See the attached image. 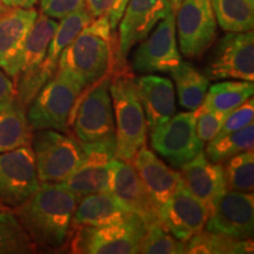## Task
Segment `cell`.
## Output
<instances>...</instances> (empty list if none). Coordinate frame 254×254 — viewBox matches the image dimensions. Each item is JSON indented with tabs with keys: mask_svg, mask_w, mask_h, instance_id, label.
I'll use <instances>...</instances> for the list:
<instances>
[{
	"mask_svg": "<svg viewBox=\"0 0 254 254\" xmlns=\"http://www.w3.org/2000/svg\"><path fill=\"white\" fill-rule=\"evenodd\" d=\"M116 157V138L82 142V160L63 184L78 199L98 192H110L111 163Z\"/></svg>",
	"mask_w": 254,
	"mask_h": 254,
	"instance_id": "cell-10",
	"label": "cell"
},
{
	"mask_svg": "<svg viewBox=\"0 0 254 254\" xmlns=\"http://www.w3.org/2000/svg\"><path fill=\"white\" fill-rule=\"evenodd\" d=\"M158 213L163 226L178 240L186 243L204 230L209 208L182 182L176 192L159 206Z\"/></svg>",
	"mask_w": 254,
	"mask_h": 254,
	"instance_id": "cell-15",
	"label": "cell"
},
{
	"mask_svg": "<svg viewBox=\"0 0 254 254\" xmlns=\"http://www.w3.org/2000/svg\"><path fill=\"white\" fill-rule=\"evenodd\" d=\"M217 24L225 32L252 31L254 6L249 0H211Z\"/></svg>",
	"mask_w": 254,
	"mask_h": 254,
	"instance_id": "cell-28",
	"label": "cell"
},
{
	"mask_svg": "<svg viewBox=\"0 0 254 254\" xmlns=\"http://www.w3.org/2000/svg\"><path fill=\"white\" fill-rule=\"evenodd\" d=\"M84 7L85 0H40L41 13L55 20H62Z\"/></svg>",
	"mask_w": 254,
	"mask_h": 254,
	"instance_id": "cell-36",
	"label": "cell"
},
{
	"mask_svg": "<svg viewBox=\"0 0 254 254\" xmlns=\"http://www.w3.org/2000/svg\"><path fill=\"white\" fill-rule=\"evenodd\" d=\"M155 205H163L183 182L182 174L171 168L144 145L131 160Z\"/></svg>",
	"mask_w": 254,
	"mask_h": 254,
	"instance_id": "cell-20",
	"label": "cell"
},
{
	"mask_svg": "<svg viewBox=\"0 0 254 254\" xmlns=\"http://www.w3.org/2000/svg\"><path fill=\"white\" fill-rule=\"evenodd\" d=\"M136 88L144 109L147 127H155L167 122L176 113V91L173 82L160 75L146 74L135 79Z\"/></svg>",
	"mask_w": 254,
	"mask_h": 254,
	"instance_id": "cell-21",
	"label": "cell"
},
{
	"mask_svg": "<svg viewBox=\"0 0 254 254\" xmlns=\"http://www.w3.org/2000/svg\"><path fill=\"white\" fill-rule=\"evenodd\" d=\"M133 214L112 193H92L79 199L72 217V230L119 224Z\"/></svg>",
	"mask_w": 254,
	"mask_h": 254,
	"instance_id": "cell-22",
	"label": "cell"
},
{
	"mask_svg": "<svg viewBox=\"0 0 254 254\" xmlns=\"http://www.w3.org/2000/svg\"><path fill=\"white\" fill-rule=\"evenodd\" d=\"M127 2L128 0H85V8L93 19L106 17L113 30H116Z\"/></svg>",
	"mask_w": 254,
	"mask_h": 254,
	"instance_id": "cell-33",
	"label": "cell"
},
{
	"mask_svg": "<svg viewBox=\"0 0 254 254\" xmlns=\"http://www.w3.org/2000/svg\"><path fill=\"white\" fill-rule=\"evenodd\" d=\"M152 147L171 165L180 167L204 148L196 134L195 111L173 116L151 131Z\"/></svg>",
	"mask_w": 254,
	"mask_h": 254,
	"instance_id": "cell-11",
	"label": "cell"
},
{
	"mask_svg": "<svg viewBox=\"0 0 254 254\" xmlns=\"http://www.w3.org/2000/svg\"><path fill=\"white\" fill-rule=\"evenodd\" d=\"M254 125L249 124L236 132L225 135H217L207 142L206 157L212 163L221 164L240 152L253 150Z\"/></svg>",
	"mask_w": 254,
	"mask_h": 254,
	"instance_id": "cell-29",
	"label": "cell"
},
{
	"mask_svg": "<svg viewBox=\"0 0 254 254\" xmlns=\"http://www.w3.org/2000/svg\"><path fill=\"white\" fill-rule=\"evenodd\" d=\"M17 98L14 84L6 73L0 68V109Z\"/></svg>",
	"mask_w": 254,
	"mask_h": 254,
	"instance_id": "cell-37",
	"label": "cell"
},
{
	"mask_svg": "<svg viewBox=\"0 0 254 254\" xmlns=\"http://www.w3.org/2000/svg\"><path fill=\"white\" fill-rule=\"evenodd\" d=\"M174 15L180 53L189 59L204 56L217 37L211 0H183Z\"/></svg>",
	"mask_w": 254,
	"mask_h": 254,
	"instance_id": "cell-8",
	"label": "cell"
},
{
	"mask_svg": "<svg viewBox=\"0 0 254 254\" xmlns=\"http://www.w3.org/2000/svg\"><path fill=\"white\" fill-rule=\"evenodd\" d=\"M6 209H8V208L5 207V206L2 205V204H0V212H1V211H6Z\"/></svg>",
	"mask_w": 254,
	"mask_h": 254,
	"instance_id": "cell-40",
	"label": "cell"
},
{
	"mask_svg": "<svg viewBox=\"0 0 254 254\" xmlns=\"http://www.w3.org/2000/svg\"><path fill=\"white\" fill-rule=\"evenodd\" d=\"M205 75L209 80L233 79L254 81V34L227 32L212 52Z\"/></svg>",
	"mask_w": 254,
	"mask_h": 254,
	"instance_id": "cell-9",
	"label": "cell"
},
{
	"mask_svg": "<svg viewBox=\"0 0 254 254\" xmlns=\"http://www.w3.org/2000/svg\"><path fill=\"white\" fill-rule=\"evenodd\" d=\"M227 190L252 193L254 189L253 150L240 152L225 161Z\"/></svg>",
	"mask_w": 254,
	"mask_h": 254,
	"instance_id": "cell-31",
	"label": "cell"
},
{
	"mask_svg": "<svg viewBox=\"0 0 254 254\" xmlns=\"http://www.w3.org/2000/svg\"><path fill=\"white\" fill-rule=\"evenodd\" d=\"M178 49L176 15L170 12L151 33L139 43L132 60L133 71L139 73H171L182 63Z\"/></svg>",
	"mask_w": 254,
	"mask_h": 254,
	"instance_id": "cell-13",
	"label": "cell"
},
{
	"mask_svg": "<svg viewBox=\"0 0 254 254\" xmlns=\"http://www.w3.org/2000/svg\"><path fill=\"white\" fill-rule=\"evenodd\" d=\"M179 103L184 109L195 111L201 106L209 87V79L190 63L183 62L171 72Z\"/></svg>",
	"mask_w": 254,
	"mask_h": 254,
	"instance_id": "cell-25",
	"label": "cell"
},
{
	"mask_svg": "<svg viewBox=\"0 0 254 254\" xmlns=\"http://www.w3.org/2000/svg\"><path fill=\"white\" fill-rule=\"evenodd\" d=\"M249 2L251 5H253L254 6V0H249Z\"/></svg>",
	"mask_w": 254,
	"mask_h": 254,
	"instance_id": "cell-41",
	"label": "cell"
},
{
	"mask_svg": "<svg viewBox=\"0 0 254 254\" xmlns=\"http://www.w3.org/2000/svg\"><path fill=\"white\" fill-rule=\"evenodd\" d=\"M254 85L252 81H221L208 87L201 106L204 109L228 113L250 98H252Z\"/></svg>",
	"mask_w": 254,
	"mask_h": 254,
	"instance_id": "cell-26",
	"label": "cell"
},
{
	"mask_svg": "<svg viewBox=\"0 0 254 254\" xmlns=\"http://www.w3.org/2000/svg\"><path fill=\"white\" fill-rule=\"evenodd\" d=\"M79 199L63 183H40L15 209V215L37 247L62 250L71 239L72 217Z\"/></svg>",
	"mask_w": 254,
	"mask_h": 254,
	"instance_id": "cell-1",
	"label": "cell"
},
{
	"mask_svg": "<svg viewBox=\"0 0 254 254\" xmlns=\"http://www.w3.org/2000/svg\"><path fill=\"white\" fill-rule=\"evenodd\" d=\"M180 174L184 185L209 209L227 190L224 166L212 163L202 151L180 166Z\"/></svg>",
	"mask_w": 254,
	"mask_h": 254,
	"instance_id": "cell-19",
	"label": "cell"
},
{
	"mask_svg": "<svg viewBox=\"0 0 254 254\" xmlns=\"http://www.w3.org/2000/svg\"><path fill=\"white\" fill-rule=\"evenodd\" d=\"M38 12L31 8L0 9V68L17 79L24 43Z\"/></svg>",
	"mask_w": 254,
	"mask_h": 254,
	"instance_id": "cell-17",
	"label": "cell"
},
{
	"mask_svg": "<svg viewBox=\"0 0 254 254\" xmlns=\"http://www.w3.org/2000/svg\"><path fill=\"white\" fill-rule=\"evenodd\" d=\"M111 190L127 209L139 215L146 225L159 220V207L148 194L134 167L128 161L114 157L111 163Z\"/></svg>",
	"mask_w": 254,
	"mask_h": 254,
	"instance_id": "cell-18",
	"label": "cell"
},
{
	"mask_svg": "<svg viewBox=\"0 0 254 254\" xmlns=\"http://www.w3.org/2000/svg\"><path fill=\"white\" fill-rule=\"evenodd\" d=\"M38 249L17 215L0 212V254L34 253Z\"/></svg>",
	"mask_w": 254,
	"mask_h": 254,
	"instance_id": "cell-30",
	"label": "cell"
},
{
	"mask_svg": "<svg viewBox=\"0 0 254 254\" xmlns=\"http://www.w3.org/2000/svg\"><path fill=\"white\" fill-rule=\"evenodd\" d=\"M110 94L116 118V158L131 160L147 138V122L136 88L135 77L125 60L111 75Z\"/></svg>",
	"mask_w": 254,
	"mask_h": 254,
	"instance_id": "cell-3",
	"label": "cell"
},
{
	"mask_svg": "<svg viewBox=\"0 0 254 254\" xmlns=\"http://www.w3.org/2000/svg\"><path fill=\"white\" fill-rule=\"evenodd\" d=\"M31 142L40 183H63L82 160V142L69 132L40 129Z\"/></svg>",
	"mask_w": 254,
	"mask_h": 254,
	"instance_id": "cell-6",
	"label": "cell"
},
{
	"mask_svg": "<svg viewBox=\"0 0 254 254\" xmlns=\"http://www.w3.org/2000/svg\"><path fill=\"white\" fill-rule=\"evenodd\" d=\"M254 196L252 193L227 190L214 202L206 221V231L236 239H252Z\"/></svg>",
	"mask_w": 254,
	"mask_h": 254,
	"instance_id": "cell-14",
	"label": "cell"
},
{
	"mask_svg": "<svg viewBox=\"0 0 254 254\" xmlns=\"http://www.w3.org/2000/svg\"><path fill=\"white\" fill-rule=\"evenodd\" d=\"M119 53L118 38L109 19L99 17L78 34L77 38L63 51L58 67L65 69L80 82L81 97L97 82L109 78L124 62Z\"/></svg>",
	"mask_w": 254,
	"mask_h": 254,
	"instance_id": "cell-2",
	"label": "cell"
},
{
	"mask_svg": "<svg viewBox=\"0 0 254 254\" xmlns=\"http://www.w3.org/2000/svg\"><path fill=\"white\" fill-rule=\"evenodd\" d=\"M140 253L144 254H180L185 253V243L163 226L160 221L147 225L146 233L140 246Z\"/></svg>",
	"mask_w": 254,
	"mask_h": 254,
	"instance_id": "cell-32",
	"label": "cell"
},
{
	"mask_svg": "<svg viewBox=\"0 0 254 254\" xmlns=\"http://www.w3.org/2000/svg\"><path fill=\"white\" fill-rule=\"evenodd\" d=\"M185 253L249 254L253 253V240L236 239L225 234L201 231L186 241Z\"/></svg>",
	"mask_w": 254,
	"mask_h": 254,
	"instance_id": "cell-27",
	"label": "cell"
},
{
	"mask_svg": "<svg viewBox=\"0 0 254 254\" xmlns=\"http://www.w3.org/2000/svg\"><path fill=\"white\" fill-rule=\"evenodd\" d=\"M195 113L196 134L202 142H208L220 131L222 124L230 112H217V111H211L200 106L198 110H195Z\"/></svg>",
	"mask_w": 254,
	"mask_h": 254,
	"instance_id": "cell-34",
	"label": "cell"
},
{
	"mask_svg": "<svg viewBox=\"0 0 254 254\" xmlns=\"http://www.w3.org/2000/svg\"><path fill=\"white\" fill-rule=\"evenodd\" d=\"M110 81L111 77L97 82L78 98L73 107L69 125H73L74 134L81 142L97 141L116 134Z\"/></svg>",
	"mask_w": 254,
	"mask_h": 254,
	"instance_id": "cell-7",
	"label": "cell"
},
{
	"mask_svg": "<svg viewBox=\"0 0 254 254\" xmlns=\"http://www.w3.org/2000/svg\"><path fill=\"white\" fill-rule=\"evenodd\" d=\"M40 185L32 147L0 153V204L17 208L33 194Z\"/></svg>",
	"mask_w": 254,
	"mask_h": 254,
	"instance_id": "cell-12",
	"label": "cell"
},
{
	"mask_svg": "<svg viewBox=\"0 0 254 254\" xmlns=\"http://www.w3.org/2000/svg\"><path fill=\"white\" fill-rule=\"evenodd\" d=\"M147 225L133 214L119 224L100 227H79L68 241L69 252L75 254H134L140 246Z\"/></svg>",
	"mask_w": 254,
	"mask_h": 254,
	"instance_id": "cell-5",
	"label": "cell"
},
{
	"mask_svg": "<svg viewBox=\"0 0 254 254\" xmlns=\"http://www.w3.org/2000/svg\"><path fill=\"white\" fill-rule=\"evenodd\" d=\"M32 128L17 98L0 109V153L31 146Z\"/></svg>",
	"mask_w": 254,
	"mask_h": 254,
	"instance_id": "cell-24",
	"label": "cell"
},
{
	"mask_svg": "<svg viewBox=\"0 0 254 254\" xmlns=\"http://www.w3.org/2000/svg\"><path fill=\"white\" fill-rule=\"evenodd\" d=\"M254 117V101L252 98L245 101L239 107L231 111L227 114L226 119H225L224 124H222L220 131L217 135H225L228 133L236 132L238 129L243 128L249 124L253 123ZM215 135V136H217Z\"/></svg>",
	"mask_w": 254,
	"mask_h": 254,
	"instance_id": "cell-35",
	"label": "cell"
},
{
	"mask_svg": "<svg viewBox=\"0 0 254 254\" xmlns=\"http://www.w3.org/2000/svg\"><path fill=\"white\" fill-rule=\"evenodd\" d=\"M84 88L68 72L57 68L52 78L41 87L28 110L32 129H55L68 133L69 116Z\"/></svg>",
	"mask_w": 254,
	"mask_h": 254,
	"instance_id": "cell-4",
	"label": "cell"
},
{
	"mask_svg": "<svg viewBox=\"0 0 254 254\" xmlns=\"http://www.w3.org/2000/svg\"><path fill=\"white\" fill-rule=\"evenodd\" d=\"M57 27H58V23L55 19L47 17L44 13L38 14L36 21L32 25L25 39L24 49L21 52L20 69H19L17 78V86L27 81L39 69L45 59L49 45L55 36Z\"/></svg>",
	"mask_w": 254,
	"mask_h": 254,
	"instance_id": "cell-23",
	"label": "cell"
},
{
	"mask_svg": "<svg viewBox=\"0 0 254 254\" xmlns=\"http://www.w3.org/2000/svg\"><path fill=\"white\" fill-rule=\"evenodd\" d=\"M38 0H0V9L4 8H31Z\"/></svg>",
	"mask_w": 254,
	"mask_h": 254,
	"instance_id": "cell-38",
	"label": "cell"
},
{
	"mask_svg": "<svg viewBox=\"0 0 254 254\" xmlns=\"http://www.w3.org/2000/svg\"><path fill=\"white\" fill-rule=\"evenodd\" d=\"M170 12L168 0H128L118 24L120 56L126 58L132 47L144 40Z\"/></svg>",
	"mask_w": 254,
	"mask_h": 254,
	"instance_id": "cell-16",
	"label": "cell"
},
{
	"mask_svg": "<svg viewBox=\"0 0 254 254\" xmlns=\"http://www.w3.org/2000/svg\"><path fill=\"white\" fill-rule=\"evenodd\" d=\"M168 1H170V4H171V8H172V12H173V13H176L177 9L179 8V6H180V4H182L183 0H168Z\"/></svg>",
	"mask_w": 254,
	"mask_h": 254,
	"instance_id": "cell-39",
	"label": "cell"
}]
</instances>
